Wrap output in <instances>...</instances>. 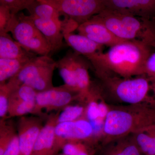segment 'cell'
Masks as SVG:
<instances>
[{
	"label": "cell",
	"instance_id": "1",
	"mask_svg": "<svg viewBox=\"0 0 155 155\" xmlns=\"http://www.w3.org/2000/svg\"><path fill=\"white\" fill-rule=\"evenodd\" d=\"M154 49L140 41H123L106 52L96 53L85 58L90 62L97 77L115 75L130 78L144 75L146 62Z\"/></svg>",
	"mask_w": 155,
	"mask_h": 155
},
{
	"label": "cell",
	"instance_id": "2",
	"mask_svg": "<svg viewBox=\"0 0 155 155\" xmlns=\"http://www.w3.org/2000/svg\"><path fill=\"white\" fill-rule=\"evenodd\" d=\"M140 104L110 109L104 120L105 135L117 139L155 124V105Z\"/></svg>",
	"mask_w": 155,
	"mask_h": 155
},
{
	"label": "cell",
	"instance_id": "3",
	"mask_svg": "<svg viewBox=\"0 0 155 155\" xmlns=\"http://www.w3.org/2000/svg\"><path fill=\"white\" fill-rule=\"evenodd\" d=\"M92 17L122 40L140 41L155 48L154 19H143L108 9Z\"/></svg>",
	"mask_w": 155,
	"mask_h": 155
},
{
	"label": "cell",
	"instance_id": "4",
	"mask_svg": "<svg viewBox=\"0 0 155 155\" xmlns=\"http://www.w3.org/2000/svg\"><path fill=\"white\" fill-rule=\"evenodd\" d=\"M97 78L101 96L108 94L130 105L142 104L145 101L155 105L154 99L149 95L151 91L153 92L151 82L145 75L130 78L115 75Z\"/></svg>",
	"mask_w": 155,
	"mask_h": 155
},
{
	"label": "cell",
	"instance_id": "5",
	"mask_svg": "<svg viewBox=\"0 0 155 155\" xmlns=\"http://www.w3.org/2000/svg\"><path fill=\"white\" fill-rule=\"evenodd\" d=\"M56 61L49 56H39L30 61L12 78L20 85L25 84L37 92L53 88L52 79Z\"/></svg>",
	"mask_w": 155,
	"mask_h": 155
},
{
	"label": "cell",
	"instance_id": "6",
	"mask_svg": "<svg viewBox=\"0 0 155 155\" xmlns=\"http://www.w3.org/2000/svg\"><path fill=\"white\" fill-rule=\"evenodd\" d=\"M18 20L11 31L13 38L25 50L39 56L52 55L51 46L31 19L23 13L17 14Z\"/></svg>",
	"mask_w": 155,
	"mask_h": 155
},
{
	"label": "cell",
	"instance_id": "7",
	"mask_svg": "<svg viewBox=\"0 0 155 155\" xmlns=\"http://www.w3.org/2000/svg\"><path fill=\"white\" fill-rule=\"evenodd\" d=\"M72 19L78 26L105 9L104 0H41Z\"/></svg>",
	"mask_w": 155,
	"mask_h": 155
},
{
	"label": "cell",
	"instance_id": "8",
	"mask_svg": "<svg viewBox=\"0 0 155 155\" xmlns=\"http://www.w3.org/2000/svg\"><path fill=\"white\" fill-rule=\"evenodd\" d=\"M75 99L79 100V93L67 85L54 87L48 90L38 92L33 114H41L42 109L47 112L63 109Z\"/></svg>",
	"mask_w": 155,
	"mask_h": 155
},
{
	"label": "cell",
	"instance_id": "9",
	"mask_svg": "<svg viewBox=\"0 0 155 155\" xmlns=\"http://www.w3.org/2000/svg\"><path fill=\"white\" fill-rule=\"evenodd\" d=\"M44 127L40 117L23 116L18 121L17 134L20 155H31L39 134Z\"/></svg>",
	"mask_w": 155,
	"mask_h": 155
},
{
	"label": "cell",
	"instance_id": "10",
	"mask_svg": "<svg viewBox=\"0 0 155 155\" xmlns=\"http://www.w3.org/2000/svg\"><path fill=\"white\" fill-rule=\"evenodd\" d=\"M105 9L143 19H154L155 0H104Z\"/></svg>",
	"mask_w": 155,
	"mask_h": 155
},
{
	"label": "cell",
	"instance_id": "11",
	"mask_svg": "<svg viewBox=\"0 0 155 155\" xmlns=\"http://www.w3.org/2000/svg\"><path fill=\"white\" fill-rule=\"evenodd\" d=\"M76 30L79 34L109 48L124 41L116 36L104 24L93 17L79 25Z\"/></svg>",
	"mask_w": 155,
	"mask_h": 155
},
{
	"label": "cell",
	"instance_id": "12",
	"mask_svg": "<svg viewBox=\"0 0 155 155\" xmlns=\"http://www.w3.org/2000/svg\"><path fill=\"white\" fill-rule=\"evenodd\" d=\"M33 23L47 40L51 48V54L64 47V26L49 19H45L29 15Z\"/></svg>",
	"mask_w": 155,
	"mask_h": 155
},
{
	"label": "cell",
	"instance_id": "13",
	"mask_svg": "<svg viewBox=\"0 0 155 155\" xmlns=\"http://www.w3.org/2000/svg\"><path fill=\"white\" fill-rule=\"evenodd\" d=\"M60 111L52 114L39 134L31 155H51L54 146V130Z\"/></svg>",
	"mask_w": 155,
	"mask_h": 155
},
{
	"label": "cell",
	"instance_id": "14",
	"mask_svg": "<svg viewBox=\"0 0 155 155\" xmlns=\"http://www.w3.org/2000/svg\"><path fill=\"white\" fill-rule=\"evenodd\" d=\"M74 52V68L79 92V100L84 101L91 86L88 69L91 65L87 58Z\"/></svg>",
	"mask_w": 155,
	"mask_h": 155
},
{
	"label": "cell",
	"instance_id": "15",
	"mask_svg": "<svg viewBox=\"0 0 155 155\" xmlns=\"http://www.w3.org/2000/svg\"><path fill=\"white\" fill-rule=\"evenodd\" d=\"M64 39L67 44L78 54L87 57L103 52L104 47L90 39L86 36L73 32L65 33Z\"/></svg>",
	"mask_w": 155,
	"mask_h": 155
},
{
	"label": "cell",
	"instance_id": "16",
	"mask_svg": "<svg viewBox=\"0 0 155 155\" xmlns=\"http://www.w3.org/2000/svg\"><path fill=\"white\" fill-rule=\"evenodd\" d=\"M35 55L22 47L8 33L0 34V58L17 59Z\"/></svg>",
	"mask_w": 155,
	"mask_h": 155
},
{
	"label": "cell",
	"instance_id": "17",
	"mask_svg": "<svg viewBox=\"0 0 155 155\" xmlns=\"http://www.w3.org/2000/svg\"><path fill=\"white\" fill-rule=\"evenodd\" d=\"M97 155H143L133 140L110 141L97 150Z\"/></svg>",
	"mask_w": 155,
	"mask_h": 155
},
{
	"label": "cell",
	"instance_id": "18",
	"mask_svg": "<svg viewBox=\"0 0 155 155\" xmlns=\"http://www.w3.org/2000/svg\"><path fill=\"white\" fill-rule=\"evenodd\" d=\"M37 55L17 59L0 58V84L14 77Z\"/></svg>",
	"mask_w": 155,
	"mask_h": 155
},
{
	"label": "cell",
	"instance_id": "19",
	"mask_svg": "<svg viewBox=\"0 0 155 155\" xmlns=\"http://www.w3.org/2000/svg\"><path fill=\"white\" fill-rule=\"evenodd\" d=\"M74 52L69 50L65 56L56 61V68L59 70L65 85L79 92L74 70Z\"/></svg>",
	"mask_w": 155,
	"mask_h": 155
},
{
	"label": "cell",
	"instance_id": "20",
	"mask_svg": "<svg viewBox=\"0 0 155 155\" xmlns=\"http://www.w3.org/2000/svg\"><path fill=\"white\" fill-rule=\"evenodd\" d=\"M27 10L32 17L53 20L62 24L64 26V29L67 25L68 19L64 21L61 20L60 13L52 6L42 2L41 0H34Z\"/></svg>",
	"mask_w": 155,
	"mask_h": 155
},
{
	"label": "cell",
	"instance_id": "21",
	"mask_svg": "<svg viewBox=\"0 0 155 155\" xmlns=\"http://www.w3.org/2000/svg\"><path fill=\"white\" fill-rule=\"evenodd\" d=\"M134 134V139L143 155H155V124Z\"/></svg>",
	"mask_w": 155,
	"mask_h": 155
},
{
	"label": "cell",
	"instance_id": "22",
	"mask_svg": "<svg viewBox=\"0 0 155 155\" xmlns=\"http://www.w3.org/2000/svg\"><path fill=\"white\" fill-rule=\"evenodd\" d=\"M73 122H62L56 125L54 146L51 155H57L62 150L64 145L71 140Z\"/></svg>",
	"mask_w": 155,
	"mask_h": 155
},
{
	"label": "cell",
	"instance_id": "23",
	"mask_svg": "<svg viewBox=\"0 0 155 155\" xmlns=\"http://www.w3.org/2000/svg\"><path fill=\"white\" fill-rule=\"evenodd\" d=\"M94 136L91 124L85 117H81L74 121L72 137L69 142H82L91 138Z\"/></svg>",
	"mask_w": 155,
	"mask_h": 155
},
{
	"label": "cell",
	"instance_id": "24",
	"mask_svg": "<svg viewBox=\"0 0 155 155\" xmlns=\"http://www.w3.org/2000/svg\"><path fill=\"white\" fill-rule=\"evenodd\" d=\"M35 102H28L18 99L10 95L8 115L9 117L23 116L33 113Z\"/></svg>",
	"mask_w": 155,
	"mask_h": 155
},
{
	"label": "cell",
	"instance_id": "25",
	"mask_svg": "<svg viewBox=\"0 0 155 155\" xmlns=\"http://www.w3.org/2000/svg\"><path fill=\"white\" fill-rule=\"evenodd\" d=\"M82 142H69L62 149L65 155H95L97 150Z\"/></svg>",
	"mask_w": 155,
	"mask_h": 155
},
{
	"label": "cell",
	"instance_id": "26",
	"mask_svg": "<svg viewBox=\"0 0 155 155\" xmlns=\"http://www.w3.org/2000/svg\"><path fill=\"white\" fill-rule=\"evenodd\" d=\"M17 133L12 123L6 120H0V155H4Z\"/></svg>",
	"mask_w": 155,
	"mask_h": 155
},
{
	"label": "cell",
	"instance_id": "27",
	"mask_svg": "<svg viewBox=\"0 0 155 155\" xmlns=\"http://www.w3.org/2000/svg\"><path fill=\"white\" fill-rule=\"evenodd\" d=\"M17 20V14L13 15L7 7L0 5V34L11 32Z\"/></svg>",
	"mask_w": 155,
	"mask_h": 155
},
{
	"label": "cell",
	"instance_id": "28",
	"mask_svg": "<svg viewBox=\"0 0 155 155\" xmlns=\"http://www.w3.org/2000/svg\"><path fill=\"white\" fill-rule=\"evenodd\" d=\"M85 109L79 105L68 106L64 108L63 111L59 114L58 119V123L62 122H73L82 117Z\"/></svg>",
	"mask_w": 155,
	"mask_h": 155
},
{
	"label": "cell",
	"instance_id": "29",
	"mask_svg": "<svg viewBox=\"0 0 155 155\" xmlns=\"http://www.w3.org/2000/svg\"><path fill=\"white\" fill-rule=\"evenodd\" d=\"M14 89L9 83L0 84V117L1 120H6L8 115L9 100L11 92Z\"/></svg>",
	"mask_w": 155,
	"mask_h": 155
},
{
	"label": "cell",
	"instance_id": "30",
	"mask_svg": "<svg viewBox=\"0 0 155 155\" xmlns=\"http://www.w3.org/2000/svg\"><path fill=\"white\" fill-rule=\"evenodd\" d=\"M34 0H1L0 5L6 6L11 14L16 15L24 9H28Z\"/></svg>",
	"mask_w": 155,
	"mask_h": 155
},
{
	"label": "cell",
	"instance_id": "31",
	"mask_svg": "<svg viewBox=\"0 0 155 155\" xmlns=\"http://www.w3.org/2000/svg\"><path fill=\"white\" fill-rule=\"evenodd\" d=\"M3 155H20V148L17 133L12 139Z\"/></svg>",
	"mask_w": 155,
	"mask_h": 155
},
{
	"label": "cell",
	"instance_id": "32",
	"mask_svg": "<svg viewBox=\"0 0 155 155\" xmlns=\"http://www.w3.org/2000/svg\"><path fill=\"white\" fill-rule=\"evenodd\" d=\"M98 107L100 119L105 120L106 116L110 111V109L107 106H106L105 103L104 102L102 101L98 102Z\"/></svg>",
	"mask_w": 155,
	"mask_h": 155
},
{
	"label": "cell",
	"instance_id": "33",
	"mask_svg": "<svg viewBox=\"0 0 155 155\" xmlns=\"http://www.w3.org/2000/svg\"><path fill=\"white\" fill-rule=\"evenodd\" d=\"M61 155H65V154H61Z\"/></svg>",
	"mask_w": 155,
	"mask_h": 155
},
{
	"label": "cell",
	"instance_id": "34",
	"mask_svg": "<svg viewBox=\"0 0 155 155\" xmlns=\"http://www.w3.org/2000/svg\"></svg>",
	"mask_w": 155,
	"mask_h": 155
}]
</instances>
